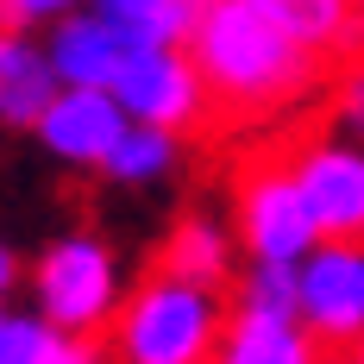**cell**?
<instances>
[{
    "label": "cell",
    "instance_id": "6da1fadb",
    "mask_svg": "<svg viewBox=\"0 0 364 364\" xmlns=\"http://www.w3.org/2000/svg\"><path fill=\"white\" fill-rule=\"evenodd\" d=\"M182 50L208 82V101L232 113L295 107L321 82V50L289 32L277 0H201Z\"/></svg>",
    "mask_w": 364,
    "mask_h": 364
},
{
    "label": "cell",
    "instance_id": "7a4b0ae2",
    "mask_svg": "<svg viewBox=\"0 0 364 364\" xmlns=\"http://www.w3.org/2000/svg\"><path fill=\"white\" fill-rule=\"evenodd\" d=\"M107 327L119 364H208L220 327H226V295L157 270L139 289L119 295Z\"/></svg>",
    "mask_w": 364,
    "mask_h": 364
},
{
    "label": "cell",
    "instance_id": "3957f363",
    "mask_svg": "<svg viewBox=\"0 0 364 364\" xmlns=\"http://www.w3.org/2000/svg\"><path fill=\"white\" fill-rule=\"evenodd\" d=\"M126 295V270L101 232H63L32 264V308L63 333H101Z\"/></svg>",
    "mask_w": 364,
    "mask_h": 364
},
{
    "label": "cell",
    "instance_id": "277c9868",
    "mask_svg": "<svg viewBox=\"0 0 364 364\" xmlns=\"http://www.w3.org/2000/svg\"><path fill=\"white\" fill-rule=\"evenodd\" d=\"M107 95L119 101L126 119H145V126H164V132H195L201 119H208V82L201 70L188 63V50L182 44H139V50H126L119 57V70H113Z\"/></svg>",
    "mask_w": 364,
    "mask_h": 364
},
{
    "label": "cell",
    "instance_id": "5b68a950",
    "mask_svg": "<svg viewBox=\"0 0 364 364\" xmlns=\"http://www.w3.org/2000/svg\"><path fill=\"white\" fill-rule=\"evenodd\" d=\"M295 321L314 346H358L364 339V245L358 239H314L295 257Z\"/></svg>",
    "mask_w": 364,
    "mask_h": 364
},
{
    "label": "cell",
    "instance_id": "8992f818",
    "mask_svg": "<svg viewBox=\"0 0 364 364\" xmlns=\"http://www.w3.org/2000/svg\"><path fill=\"white\" fill-rule=\"evenodd\" d=\"M232 245L245 257H270V264H295L314 245V220L301 208L289 182V164H257L232 188Z\"/></svg>",
    "mask_w": 364,
    "mask_h": 364
},
{
    "label": "cell",
    "instance_id": "52a82bcc",
    "mask_svg": "<svg viewBox=\"0 0 364 364\" xmlns=\"http://www.w3.org/2000/svg\"><path fill=\"white\" fill-rule=\"evenodd\" d=\"M289 182L314 220V239H358L364 232V151L352 139H321L289 164Z\"/></svg>",
    "mask_w": 364,
    "mask_h": 364
},
{
    "label": "cell",
    "instance_id": "ba28073f",
    "mask_svg": "<svg viewBox=\"0 0 364 364\" xmlns=\"http://www.w3.org/2000/svg\"><path fill=\"white\" fill-rule=\"evenodd\" d=\"M119 126H126V113H119V101L107 88H57L44 101V113L32 119L44 157H57L70 170H101V157L113 151Z\"/></svg>",
    "mask_w": 364,
    "mask_h": 364
},
{
    "label": "cell",
    "instance_id": "9c48e42d",
    "mask_svg": "<svg viewBox=\"0 0 364 364\" xmlns=\"http://www.w3.org/2000/svg\"><path fill=\"white\" fill-rule=\"evenodd\" d=\"M38 44H44V63L57 75V88H107L113 70H119V57H126V44H119L88 6L57 13Z\"/></svg>",
    "mask_w": 364,
    "mask_h": 364
},
{
    "label": "cell",
    "instance_id": "30bf717a",
    "mask_svg": "<svg viewBox=\"0 0 364 364\" xmlns=\"http://www.w3.org/2000/svg\"><path fill=\"white\" fill-rule=\"evenodd\" d=\"M50 95H57V75H50V63H44L38 32L0 26V126L32 132V119L44 113Z\"/></svg>",
    "mask_w": 364,
    "mask_h": 364
},
{
    "label": "cell",
    "instance_id": "8fae6325",
    "mask_svg": "<svg viewBox=\"0 0 364 364\" xmlns=\"http://www.w3.org/2000/svg\"><path fill=\"white\" fill-rule=\"evenodd\" d=\"M232 226L214 214H182L170 232H164V252H157V270L164 277H182V283H208V289H226L232 277Z\"/></svg>",
    "mask_w": 364,
    "mask_h": 364
},
{
    "label": "cell",
    "instance_id": "7c38bea8",
    "mask_svg": "<svg viewBox=\"0 0 364 364\" xmlns=\"http://www.w3.org/2000/svg\"><path fill=\"white\" fill-rule=\"evenodd\" d=\"M321 346L301 321H257V314H226L208 364H314Z\"/></svg>",
    "mask_w": 364,
    "mask_h": 364
},
{
    "label": "cell",
    "instance_id": "4fadbf2b",
    "mask_svg": "<svg viewBox=\"0 0 364 364\" xmlns=\"http://www.w3.org/2000/svg\"><path fill=\"white\" fill-rule=\"evenodd\" d=\"M82 6L126 50H139V44H182L195 13H201V0H82Z\"/></svg>",
    "mask_w": 364,
    "mask_h": 364
},
{
    "label": "cell",
    "instance_id": "5bb4252c",
    "mask_svg": "<svg viewBox=\"0 0 364 364\" xmlns=\"http://www.w3.org/2000/svg\"><path fill=\"white\" fill-rule=\"evenodd\" d=\"M176 164H182L176 132L145 126V119H126L119 139H113V151L101 157V176L119 182V188H157V182L176 176Z\"/></svg>",
    "mask_w": 364,
    "mask_h": 364
},
{
    "label": "cell",
    "instance_id": "9a60e30c",
    "mask_svg": "<svg viewBox=\"0 0 364 364\" xmlns=\"http://www.w3.org/2000/svg\"><path fill=\"white\" fill-rule=\"evenodd\" d=\"M226 283H232V308H226V314H257V321H295V264L245 257V270H232Z\"/></svg>",
    "mask_w": 364,
    "mask_h": 364
},
{
    "label": "cell",
    "instance_id": "2e32d148",
    "mask_svg": "<svg viewBox=\"0 0 364 364\" xmlns=\"http://www.w3.org/2000/svg\"><path fill=\"white\" fill-rule=\"evenodd\" d=\"M289 32L308 44V50H346L358 38V0H277Z\"/></svg>",
    "mask_w": 364,
    "mask_h": 364
},
{
    "label": "cell",
    "instance_id": "e0dca14e",
    "mask_svg": "<svg viewBox=\"0 0 364 364\" xmlns=\"http://www.w3.org/2000/svg\"><path fill=\"white\" fill-rule=\"evenodd\" d=\"M63 327H50L38 308H0V364H57Z\"/></svg>",
    "mask_w": 364,
    "mask_h": 364
},
{
    "label": "cell",
    "instance_id": "ac0fdd59",
    "mask_svg": "<svg viewBox=\"0 0 364 364\" xmlns=\"http://www.w3.org/2000/svg\"><path fill=\"white\" fill-rule=\"evenodd\" d=\"M82 0H0V26H19V32H44L57 13H70Z\"/></svg>",
    "mask_w": 364,
    "mask_h": 364
},
{
    "label": "cell",
    "instance_id": "d6986e66",
    "mask_svg": "<svg viewBox=\"0 0 364 364\" xmlns=\"http://www.w3.org/2000/svg\"><path fill=\"white\" fill-rule=\"evenodd\" d=\"M57 364H107V352H101V339H95V333H63Z\"/></svg>",
    "mask_w": 364,
    "mask_h": 364
},
{
    "label": "cell",
    "instance_id": "ffe728a7",
    "mask_svg": "<svg viewBox=\"0 0 364 364\" xmlns=\"http://www.w3.org/2000/svg\"><path fill=\"white\" fill-rule=\"evenodd\" d=\"M19 277H26V270H19V252H13V245L0 239V301H6V295L19 289Z\"/></svg>",
    "mask_w": 364,
    "mask_h": 364
},
{
    "label": "cell",
    "instance_id": "44dd1931",
    "mask_svg": "<svg viewBox=\"0 0 364 364\" xmlns=\"http://www.w3.org/2000/svg\"><path fill=\"white\" fill-rule=\"evenodd\" d=\"M314 364H364V358H358V352H352V346H333V352H321V358H314Z\"/></svg>",
    "mask_w": 364,
    "mask_h": 364
}]
</instances>
